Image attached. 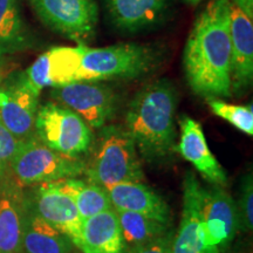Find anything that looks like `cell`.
<instances>
[{
	"label": "cell",
	"mask_w": 253,
	"mask_h": 253,
	"mask_svg": "<svg viewBox=\"0 0 253 253\" xmlns=\"http://www.w3.org/2000/svg\"><path fill=\"white\" fill-rule=\"evenodd\" d=\"M118 214L126 253L136 248L161 238L172 230V224H164L156 219L131 211L114 209Z\"/></svg>",
	"instance_id": "obj_23"
},
{
	"label": "cell",
	"mask_w": 253,
	"mask_h": 253,
	"mask_svg": "<svg viewBox=\"0 0 253 253\" xmlns=\"http://www.w3.org/2000/svg\"><path fill=\"white\" fill-rule=\"evenodd\" d=\"M235 202L239 230L243 232H251L253 229V178L251 171L243 176L238 199Z\"/></svg>",
	"instance_id": "obj_25"
},
{
	"label": "cell",
	"mask_w": 253,
	"mask_h": 253,
	"mask_svg": "<svg viewBox=\"0 0 253 253\" xmlns=\"http://www.w3.org/2000/svg\"><path fill=\"white\" fill-rule=\"evenodd\" d=\"M202 225L204 244L213 253L229 248L238 232V214L236 202L224 186H203Z\"/></svg>",
	"instance_id": "obj_11"
},
{
	"label": "cell",
	"mask_w": 253,
	"mask_h": 253,
	"mask_svg": "<svg viewBox=\"0 0 253 253\" xmlns=\"http://www.w3.org/2000/svg\"><path fill=\"white\" fill-rule=\"evenodd\" d=\"M32 45L33 36L25 24L18 0H0V58Z\"/></svg>",
	"instance_id": "obj_21"
},
{
	"label": "cell",
	"mask_w": 253,
	"mask_h": 253,
	"mask_svg": "<svg viewBox=\"0 0 253 253\" xmlns=\"http://www.w3.org/2000/svg\"><path fill=\"white\" fill-rule=\"evenodd\" d=\"M118 30L136 33L157 26L171 8L172 0H103Z\"/></svg>",
	"instance_id": "obj_16"
},
{
	"label": "cell",
	"mask_w": 253,
	"mask_h": 253,
	"mask_svg": "<svg viewBox=\"0 0 253 253\" xmlns=\"http://www.w3.org/2000/svg\"><path fill=\"white\" fill-rule=\"evenodd\" d=\"M102 81L79 80L53 88L52 97L77 113L90 128L101 129L110 121L119 107V95Z\"/></svg>",
	"instance_id": "obj_7"
},
{
	"label": "cell",
	"mask_w": 253,
	"mask_h": 253,
	"mask_svg": "<svg viewBox=\"0 0 253 253\" xmlns=\"http://www.w3.org/2000/svg\"><path fill=\"white\" fill-rule=\"evenodd\" d=\"M43 24L66 38L82 42L93 38L97 24L95 0H30Z\"/></svg>",
	"instance_id": "obj_9"
},
{
	"label": "cell",
	"mask_w": 253,
	"mask_h": 253,
	"mask_svg": "<svg viewBox=\"0 0 253 253\" xmlns=\"http://www.w3.org/2000/svg\"><path fill=\"white\" fill-rule=\"evenodd\" d=\"M178 123L181 136L175 151L191 163L205 181L212 185L225 188L227 184L226 171L209 148L203 128L199 122L184 115L181 116Z\"/></svg>",
	"instance_id": "obj_15"
},
{
	"label": "cell",
	"mask_w": 253,
	"mask_h": 253,
	"mask_svg": "<svg viewBox=\"0 0 253 253\" xmlns=\"http://www.w3.org/2000/svg\"><path fill=\"white\" fill-rule=\"evenodd\" d=\"M0 183V253H21L25 197L15 182Z\"/></svg>",
	"instance_id": "obj_19"
},
{
	"label": "cell",
	"mask_w": 253,
	"mask_h": 253,
	"mask_svg": "<svg viewBox=\"0 0 253 253\" xmlns=\"http://www.w3.org/2000/svg\"><path fill=\"white\" fill-rule=\"evenodd\" d=\"M20 143L0 121V182L9 177V166Z\"/></svg>",
	"instance_id": "obj_26"
},
{
	"label": "cell",
	"mask_w": 253,
	"mask_h": 253,
	"mask_svg": "<svg viewBox=\"0 0 253 253\" xmlns=\"http://www.w3.org/2000/svg\"><path fill=\"white\" fill-rule=\"evenodd\" d=\"M34 135L52 150L74 158L86 155L94 143L90 126L77 113L54 102L39 106Z\"/></svg>",
	"instance_id": "obj_6"
},
{
	"label": "cell",
	"mask_w": 253,
	"mask_h": 253,
	"mask_svg": "<svg viewBox=\"0 0 253 253\" xmlns=\"http://www.w3.org/2000/svg\"><path fill=\"white\" fill-rule=\"evenodd\" d=\"M207 102L211 112L218 118L225 120L226 122L246 135H253L252 104L250 106L231 104L221 99H208Z\"/></svg>",
	"instance_id": "obj_24"
},
{
	"label": "cell",
	"mask_w": 253,
	"mask_h": 253,
	"mask_svg": "<svg viewBox=\"0 0 253 253\" xmlns=\"http://www.w3.org/2000/svg\"><path fill=\"white\" fill-rule=\"evenodd\" d=\"M173 235H175V231L172 229L161 238H157L148 243V244L131 250L128 253H170L171 252Z\"/></svg>",
	"instance_id": "obj_27"
},
{
	"label": "cell",
	"mask_w": 253,
	"mask_h": 253,
	"mask_svg": "<svg viewBox=\"0 0 253 253\" xmlns=\"http://www.w3.org/2000/svg\"><path fill=\"white\" fill-rule=\"evenodd\" d=\"M31 201L36 212L79 249L84 219L71 197L56 189L53 183L36 186Z\"/></svg>",
	"instance_id": "obj_13"
},
{
	"label": "cell",
	"mask_w": 253,
	"mask_h": 253,
	"mask_svg": "<svg viewBox=\"0 0 253 253\" xmlns=\"http://www.w3.org/2000/svg\"><path fill=\"white\" fill-rule=\"evenodd\" d=\"M183 67L190 89L204 99L232 96V45L227 0H211L196 18Z\"/></svg>",
	"instance_id": "obj_1"
},
{
	"label": "cell",
	"mask_w": 253,
	"mask_h": 253,
	"mask_svg": "<svg viewBox=\"0 0 253 253\" xmlns=\"http://www.w3.org/2000/svg\"><path fill=\"white\" fill-rule=\"evenodd\" d=\"M11 71V65L5 59L0 58V81L4 79Z\"/></svg>",
	"instance_id": "obj_28"
},
{
	"label": "cell",
	"mask_w": 253,
	"mask_h": 253,
	"mask_svg": "<svg viewBox=\"0 0 253 253\" xmlns=\"http://www.w3.org/2000/svg\"><path fill=\"white\" fill-rule=\"evenodd\" d=\"M79 250L82 253H126L114 208L84 219Z\"/></svg>",
	"instance_id": "obj_20"
},
{
	"label": "cell",
	"mask_w": 253,
	"mask_h": 253,
	"mask_svg": "<svg viewBox=\"0 0 253 253\" xmlns=\"http://www.w3.org/2000/svg\"><path fill=\"white\" fill-rule=\"evenodd\" d=\"M162 52L156 47L136 42L89 48L84 46L78 81L137 79L160 65Z\"/></svg>",
	"instance_id": "obj_4"
},
{
	"label": "cell",
	"mask_w": 253,
	"mask_h": 253,
	"mask_svg": "<svg viewBox=\"0 0 253 253\" xmlns=\"http://www.w3.org/2000/svg\"><path fill=\"white\" fill-rule=\"evenodd\" d=\"M106 190L114 209L141 213L164 224H172L169 205L143 182L119 183Z\"/></svg>",
	"instance_id": "obj_17"
},
{
	"label": "cell",
	"mask_w": 253,
	"mask_h": 253,
	"mask_svg": "<svg viewBox=\"0 0 253 253\" xmlns=\"http://www.w3.org/2000/svg\"><path fill=\"white\" fill-rule=\"evenodd\" d=\"M50 183L72 198L82 219L113 209L107 190L89 179L75 177Z\"/></svg>",
	"instance_id": "obj_22"
},
{
	"label": "cell",
	"mask_w": 253,
	"mask_h": 253,
	"mask_svg": "<svg viewBox=\"0 0 253 253\" xmlns=\"http://www.w3.org/2000/svg\"><path fill=\"white\" fill-rule=\"evenodd\" d=\"M23 251L25 253H79V250L60 231L49 225L36 212L31 201L25 198Z\"/></svg>",
	"instance_id": "obj_18"
},
{
	"label": "cell",
	"mask_w": 253,
	"mask_h": 253,
	"mask_svg": "<svg viewBox=\"0 0 253 253\" xmlns=\"http://www.w3.org/2000/svg\"><path fill=\"white\" fill-rule=\"evenodd\" d=\"M40 93L25 71H12L0 81V121L19 141L34 135Z\"/></svg>",
	"instance_id": "obj_8"
},
{
	"label": "cell",
	"mask_w": 253,
	"mask_h": 253,
	"mask_svg": "<svg viewBox=\"0 0 253 253\" xmlns=\"http://www.w3.org/2000/svg\"><path fill=\"white\" fill-rule=\"evenodd\" d=\"M84 171L86 162L84 160L56 153L36 135L21 142L9 166V177L19 186H37L75 178Z\"/></svg>",
	"instance_id": "obj_5"
},
{
	"label": "cell",
	"mask_w": 253,
	"mask_h": 253,
	"mask_svg": "<svg viewBox=\"0 0 253 253\" xmlns=\"http://www.w3.org/2000/svg\"><path fill=\"white\" fill-rule=\"evenodd\" d=\"M202 202L203 186L195 172L188 171L183 181L181 223L177 232L173 235L170 253H213L204 244Z\"/></svg>",
	"instance_id": "obj_12"
},
{
	"label": "cell",
	"mask_w": 253,
	"mask_h": 253,
	"mask_svg": "<svg viewBox=\"0 0 253 253\" xmlns=\"http://www.w3.org/2000/svg\"><path fill=\"white\" fill-rule=\"evenodd\" d=\"M184 1L190 6H197L198 4H201L203 0H184Z\"/></svg>",
	"instance_id": "obj_29"
},
{
	"label": "cell",
	"mask_w": 253,
	"mask_h": 253,
	"mask_svg": "<svg viewBox=\"0 0 253 253\" xmlns=\"http://www.w3.org/2000/svg\"><path fill=\"white\" fill-rule=\"evenodd\" d=\"M84 45L53 47L41 54L25 73L28 81L41 93L47 87H61L78 81Z\"/></svg>",
	"instance_id": "obj_14"
},
{
	"label": "cell",
	"mask_w": 253,
	"mask_h": 253,
	"mask_svg": "<svg viewBox=\"0 0 253 253\" xmlns=\"http://www.w3.org/2000/svg\"><path fill=\"white\" fill-rule=\"evenodd\" d=\"M91 149L84 171L89 181L104 189L119 183L144 181L137 149L125 126H102Z\"/></svg>",
	"instance_id": "obj_3"
},
{
	"label": "cell",
	"mask_w": 253,
	"mask_h": 253,
	"mask_svg": "<svg viewBox=\"0 0 253 253\" xmlns=\"http://www.w3.org/2000/svg\"><path fill=\"white\" fill-rule=\"evenodd\" d=\"M232 45V94H244L253 80V0H227Z\"/></svg>",
	"instance_id": "obj_10"
},
{
	"label": "cell",
	"mask_w": 253,
	"mask_h": 253,
	"mask_svg": "<svg viewBox=\"0 0 253 253\" xmlns=\"http://www.w3.org/2000/svg\"><path fill=\"white\" fill-rule=\"evenodd\" d=\"M178 93L169 79H158L136 93L126 113L125 128L145 162L162 163L176 148Z\"/></svg>",
	"instance_id": "obj_2"
}]
</instances>
